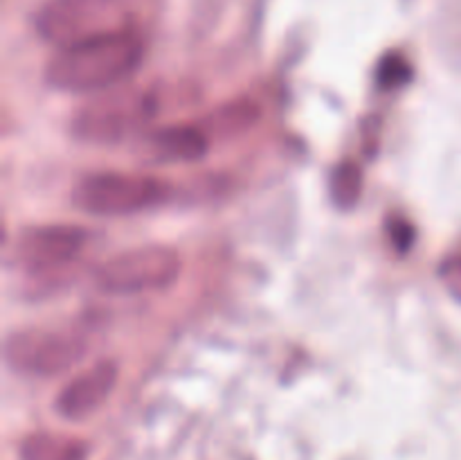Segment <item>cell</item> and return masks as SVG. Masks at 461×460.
Returning a JSON list of instances; mask_svg holds the SVG:
<instances>
[{
  "label": "cell",
  "mask_w": 461,
  "mask_h": 460,
  "mask_svg": "<svg viewBox=\"0 0 461 460\" xmlns=\"http://www.w3.org/2000/svg\"><path fill=\"white\" fill-rule=\"evenodd\" d=\"M144 57L138 32L115 27L59 48L45 66V81L61 93H106L129 79Z\"/></svg>",
  "instance_id": "6da1fadb"
},
{
  "label": "cell",
  "mask_w": 461,
  "mask_h": 460,
  "mask_svg": "<svg viewBox=\"0 0 461 460\" xmlns=\"http://www.w3.org/2000/svg\"><path fill=\"white\" fill-rule=\"evenodd\" d=\"M171 194L169 183L126 171H97L72 189V203L95 216H131L160 206Z\"/></svg>",
  "instance_id": "7a4b0ae2"
},
{
  "label": "cell",
  "mask_w": 461,
  "mask_h": 460,
  "mask_svg": "<svg viewBox=\"0 0 461 460\" xmlns=\"http://www.w3.org/2000/svg\"><path fill=\"white\" fill-rule=\"evenodd\" d=\"M88 341L72 329L25 327L5 338L3 354L9 370L23 377L50 379L84 361Z\"/></svg>",
  "instance_id": "3957f363"
},
{
  "label": "cell",
  "mask_w": 461,
  "mask_h": 460,
  "mask_svg": "<svg viewBox=\"0 0 461 460\" xmlns=\"http://www.w3.org/2000/svg\"><path fill=\"white\" fill-rule=\"evenodd\" d=\"M158 111V102L147 90L120 88L102 93L72 120V133L81 143L117 144L138 133Z\"/></svg>",
  "instance_id": "277c9868"
},
{
  "label": "cell",
  "mask_w": 461,
  "mask_h": 460,
  "mask_svg": "<svg viewBox=\"0 0 461 460\" xmlns=\"http://www.w3.org/2000/svg\"><path fill=\"white\" fill-rule=\"evenodd\" d=\"M183 260L169 246H140L120 253L95 271L99 291L111 296L165 291L178 282Z\"/></svg>",
  "instance_id": "5b68a950"
},
{
  "label": "cell",
  "mask_w": 461,
  "mask_h": 460,
  "mask_svg": "<svg viewBox=\"0 0 461 460\" xmlns=\"http://www.w3.org/2000/svg\"><path fill=\"white\" fill-rule=\"evenodd\" d=\"M86 244H88V233L81 225H30L18 235L14 257H16V264L27 273L52 275L75 264Z\"/></svg>",
  "instance_id": "8992f818"
},
{
  "label": "cell",
  "mask_w": 461,
  "mask_h": 460,
  "mask_svg": "<svg viewBox=\"0 0 461 460\" xmlns=\"http://www.w3.org/2000/svg\"><path fill=\"white\" fill-rule=\"evenodd\" d=\"M117 379H120V365L115 361H97L61 388V392L54 400V410L63 419L81 422L106 404L108 397L115 391Z\"/></svg>",
  "instance_id": "52a82bcc"
},
{
  "label": "cell",
  "mask_w": 461,
  "mask_h": 460,
  "mask_svg": "<svg viewBox=\"0 0 461 460\" xmlns=\"http://www.w3.org/2000/svg\"><path fill=\"white\" fill-rule=\"evenodd\" d=\"M210 152V138L198 124H171L153 129L140 138L144 161L158 165L198 162Z\"/></svg>",
  "instance_id": "ba28073f"
},
{
  "label": "cell",
  "mask_w": 461,
  "mask_h": 460,
  "mask_svg": "<svg viewBox=\"0 0 461 460\" xmlns=\"http://www.w3.org/2000/svg\"><path fill=\"white\" fill-rule=\"evenodd\" d=\"M261 106L252 97H234L223 102L214 111L207 113L198 126L207 133V138L214 140H232L248 133L252 126L259 124Z\"/></svg>",
  "instance_id": "9c48e42d"
},
{
  "label": "cell",
  "mask_w": 461,
  "mask_h": 460,
  "mask_svg": "<svg viewBox=\"0 0 461 460\" xmlns=\"http://www.w3.org/2000/svg\"><path fill=\"white\" fill-rule=\"evenodd\" d=\"M18 455L21 460H88V445L66 433L36 431L21 442Z\"/></svg>",
  "instance_id": "30bf717a"
},
{
  "label": "cell",
  "mask_w": 461,
  "mask_h": 460,
  "mask_svg": "<svg viewBox=\"0 0 461 460\" xmlns=\"http://www.w3.org/2000/svg\"><path fill=\"white\" fill-rule=\"evenodd\" d=\"M363 188V170L351 161L340 162L329 176V197H331L333 206L340 207V210H351V207L358 206Z\"/></svg>",
  "instance_id": "8fae6325"
},
{
  "label": "cell",
  "mask_w": 461,
  "mask_h": 460,
  "mask_svg": "<svg viewBox=\"0 0 461 460\" xmlns=\"http://www.w3.org/2000/svg\"><path fill=\"white\" fill-rule=\"evenodd\" d=\"M412 79V68L410 63L405 61L401 54H390L381 61L376 72V84L381 86L383 90H390V88H401L405 86L408 81Z\"/></svg>",
  "instance_id": "7c38bea8"
},
{
  "label": "cell",
  "mask_w": 461,
  "mask_h": 460,
  "mask_svg": "<svg viewBox=\"0 0 461 460\" xmlns=\"http://www.w3.org/2000/svg\"><path fill=\"white\" fill-rule=\"evenodd\" d=\"M441 280H444L446 289L450 291V296H455L461 300V255L448 257V260L441 264L439 269Z\"/></svg>",
  "instance_id": "4fadbf2b"
},
{
  "label": "cell",
  "mask_w": 461,
  "mask_h": 460,
  "mask_svg": "<svg viewBox=\"0 0 461 460\" xmlns=\"http://www.w3.org/2000/svg\"><path fill=\"white\" fill-rule=\"evenodd\" d=\"M387 233H390L394 248H399V251H408L410 244H412V239H414L412 225H410L405 219H401V216H396L394 224L390 225V230H387Z\"/></svg>",
  "instance_id": "5bb4252c"
}]
</instances>
